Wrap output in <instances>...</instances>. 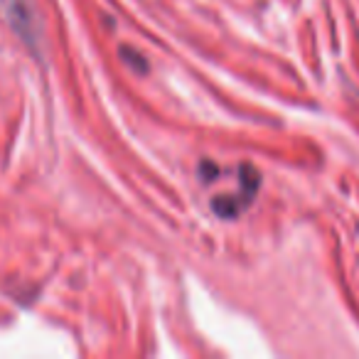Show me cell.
<instances>
[{
  "instance_id": "cell-2",
  "label": "cell",
  "mask_w": 359,
  "mask_h": 359,
  "mask_svg": "<svg viewBox=\"0 0 359 359\" xmlns=\"http://www.w3.org/2000/svg\"><path fill=\"white\" fill-rule=\"evenodd\" d=\"M261 185V177L251 165H241L239 168V190L229 192V195H219L212 200V210L222 217V219H234L239 217L246 207L251 205V200L256 197Z\"/></svg>"
},
{
  "instance_id": "cell-3",
  "label": "cell",
  "mask_w": 359,
  "mask_h": 359,
  "mask_svg": "<svg viewBox=\"0 0 359 359\" xmlns=\"http://www.w3.org/2000/svg\"><path fill=\"white\" fill-rule=\"evenodd\" d=\"M121 57H123L126 62H130V67H133L135 72H145L148 69V62H145V57L135 55V52H130L128 47H126L123 52H121Z\"/></svg>"
},
{
  "instance_id": "cell-1",
  "label": "cell",
  "mask_w": 359,
  "mask_h": 359,
  "mask_svg": "<svg viewBox=\"0 0 359 359\" xmlns=\"http://www.w3.org/2000/svg\"><path fill=\"white\" fill-rule=\"evenodd\" d=\"M0 8L6 13L8 22L15 30V35L30 47L32 55L40 57L42 50V22L37 15V8L32 0H0Z\"/></svg>"
}]
</instances>
